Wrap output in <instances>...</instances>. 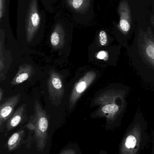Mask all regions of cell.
<instances>
[{
	"instance_id": "cell-1",
	"label": "cell",
	"mask_w": 154,
	"mask_h": 154,
	"mask_svg": "<svg viewBox=\"0 0 154 154\" xmlns=\"http://www.w3.org/2000/svg\"><path fill=\"white\" fill-rule=\"evenodd\" d=\"M128 52L137 75L145 82L154 85V36L149 31L138 32Z\"/></svg>"
},
{
	"instance_id": "cell-2",
	"label": "cell",
	"mask_w": 154,
	"mask_h": 154,
	"mask_svg": "<svg viewBox=\"0 0 154 154\" xmlns=\"http://www.w3.org/2000/svg\"><path fill=\"white\" fill-rule=\"evenodd\" d=\"M129 88L112 89L102 93L96 99L99 105L98 116L106 119L109 129L119 126L126 107Z\"/></svg>"
},
{
	"instance_id": "cell-3",
	"label": "cell",
	"mask_w": 154,
	"mask_h": 154,
	"mask_svg": "<svg viewBox=\"0 0 154 154\" xmlns=\"http://www.w3.org/2000/svg\"><path fill=\"white\" fill-rule=\"evenodd\" d=\"M148 124L139 109L125 132L119 154H140L148 141Z\"/></svg>"
},
{
	"instance_id": "cell-4",
	"label": "cell",
	"mask_w": 154,
	"mask_h": 154,
	"mask_svg": "<svg viewBox=\"0 0 154 154\" xmlns=\"http://www.w3.org/2000/svg\"><path fill=\"white\" fill-rule=\"evenodd\" d=\"M17 22L18 31L23 32L27 42H31L40 26L38 0H18Z\"/></svg>"
},
{
	"instance_id": "cell-5",
	"label": "cell",
	"mask_w": 154,
	"mask_h": 154,
	"mask_svg": "<svg viewBox=\"0 0 154 154\" xmlns=\"http://www.w3.org/2000/svg\"><path fill=\"white\" fill-rule=\"evenodd\" d=\"M10 25L0 28V82L6 79V75L11 65V53L10 51L5 50V47L7 29Z\"/></svg>"
},
{
	"instance_id": "cell-6",
	"label": "cell",
	"mask_w": 154,
	"mask_h": 154,
	"mask_svg": "<svg viewBox=\"0 0 154 154\" xmlns=\"http://www.w3.org/2000/svg\"><path fill=\"white\" fill-rule=\"evenodd\" d=\"M96 77L97 74L96 72L93 71H89L86 73L76 83L69 97V106L70 107H72L75 105L82 93L93 82Z\"/></svg>"
},
{
	"instance_id": "cell-7",
	"label": "cell",
	"mask_w": 154,
	"mask_h": 154,
	"mask_svg": "<svg viewBox=\"0 0 154 154\" xmlns=\"http://www.w3.org/2000/svg\"><path fill=\"white\" fill-rule=\"evenodd\" d=\"M35 119L36 126L39 133L42 135L45 144L48 139L49 122L46 112L43 110L38 100L35 101L34 105Z\"/></svg>"
},
{
	"instance_id": "cell-8",
	"label": "cell",
	"mask_w": 154,
	"mask_h": 154,
	"mask_svg": "<svg viewBox=\"0 0 154 154\" xmlns=\"http://www.w3.org/2000/svg\"><path fill=\"white\" fill-rule=\"evenodd\" d=\"M48 90L51 98L53 100L60 98L64 94L63 82L58 74L52 71L48 81Z\"/></svg>"
},
{
	"instance_id": "cell-9",
	"label": "cell",
	"mask_w": 154,
	"mask_h": 154,
	"mask_svg": "<svg viewBox=\"0 0 154 154\" xmlns=\"http://www.w3.org/2000/svg\"><path fill=\"white\" fill-rule=\"evenodd\" d=\"M20 93L14 95L0 105V118L5 119L12 114L20 101Z\"/></svg>"
},
{
	"instance_id": "cell-10",
	"label": "cell",
	"mask_w": 154,
	"mask_h": 154,
	"mask_svg": "<svg viewBox=\"0 0 154 154\" xmlns=\"http://www.w3.org/2000/svg\"><path fill=\"white\" fill-rule=\"evenodd\" d=\"M34 71L33 67L29 64H23L20 66L19 70L11 83L13 85H17L26 81L31 76Z\"/></svg>"
},
{
	"instance_id": "cell-11",
	"label": "cell",
	"mask_w": 154,
	"mask_h": 154,
	"mask_svg": "<svg viewBox=\"0 0 154 154\" xmlns=\"http://www.w3.org/2000/svg\"><path fill=\"white\" fill-rule=\"evenodd\" d=\"M51 43L54 48L61 47L65 42V31L60 23H57L51 36Z\"/></svg>"
},
{
	"instance_id": "cell-12",
	"label": "cell",
	"mask_w": 154,
	"mask_h": 154,
	"mask_svg": "<svg viewBox=\"0 0 154 154\" xmlns=\"http://www.w3.org/2000/svg\"><path fill=\"white\" fill-rule=\"evenodd\" d=\"M68 6L78 13L84 14L88 11L91 0H66Z\"/></svg>"
},
{
	"instance_id": "cell-13",
	"label": "cell",
	"mask_w": 154,
	"mask_h": 154,
	"mask_svg": "<svg viewBox=\"0 0 154 154\" xmlns=\"http://www.w3.org/2000/svg\"><path fill=\"white\" fill-rule=\"evenodd\" d=\"M11 0H0V28L10 24L9 7Z\"/></svg>"
},
{
	"instance_id": "cell-14",
	"label": "cell",
	"mask_w": 154,
	"mask_h": 154,
	"mask_svg": "<svg viewBox=\"0 0 154 154\" xmlns=\"http://www.w3.org/2000/svg\"><path fill=\"white\" fill-rule=\"evenodd\" d=\"M27 105L25 104L22 105L18 108V109L14 114L13 116L11 119L10 121V125L13 127L17 126L20 121H21L22 116L24 112Z\"/></svg>"
},
{
	"instance_id": "cell-15",
	"label": "cell",
	"mask_w": 154,
	"mask_h": 154,
	"mask_svg": "<svg viewBox=\"0 0 154 154\" xmlns=\"http://www.w3.org/2000/svg\"><path fill=\"white\" fill-rule=\"evenodd\" d=\"M99 42L100 45L102 46H106L108 42L107 35L106 32L104 30H101L99 34Z\"/></svg>"
},
{
	"instance_id": "cell-16",
	"label": "cell",
	"mask_w": 154,
	"mask_h": 154,
	"mask_svg": "<svg viewBox=\"0 0 154 154\" xmlns=\"http://www.w3.org/2000/svg\"><path fill=\"white\" fill-rule=\"evenodd\" d=\"M97 58L100 60H106L108 58V54L107 51H99L97 55Z\"/></svg>"
},
{
	"instance_id": "cell-17",
	"label": "cell",
	"mask_w": 154,
	"mask_h": 154,
	"mask_svg": "<svg viewBox=\"0 0 154 154\" xmlns=\"http://www.w3.org/2000/svg\"><path fill=\"white\" fill-rule=\"evenodd\" d=\"M19 135L18 133H15L13 134L11 138L9 139V141H8V145L11 146L15 144L19 139Z\"/></svg>"
},
{
	"instance_id": "cell-18",
	"label": "cell",
	"mask_w": 154,
	"mask_h": 154,
	"mask_svg": "<svg viewBox=\"0 0 154 154\" xmlns=\"http://www.w3.org/2000/svg\"><path fill=\"white\" fill-rule=\"evenodd\" d=\"M60 154H78L75 149L72 147H69L66 148L62 152H60Z\"/></svg>"
},
{
	"instance_id": "cell-19",
	"label": "cell",
	"mask_w": 154,
	"mask_h": 154,
	"mask_svg": "<svg viewBox=\"0 0 154 154\" xmlns=\"http://www.w3.org/2000/svg\"><path fill=\"white\" fill-rule=\"evenodd\" d=\"M4 94V91L2 88H0V101L2 98Z\"/></svg>"
},
{
	"instance_id": "cell-20",
	"label": "cell",
	"mask_w": 154,
	"mask_h": 154,
	"mask_svg": "<svg viewBox=\"0 0 154 154\" xmlns=\"http://www.w3.org/2000/svg\"><path fill=\"white\" fill-rule=\"evenodd\" d=\"M152 154H154V134L153 136V138L152 142Z\"/></svg>"
}]
</instances>
